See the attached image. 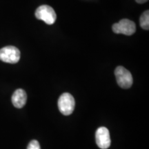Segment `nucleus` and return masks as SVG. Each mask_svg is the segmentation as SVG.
<instances>
[{"label":"nucleus","instance_id":"20e7f679","mask_svg":"<svg viewBox=\"0 0 149 149\" xmlns=\"http://www.w3.org/2000/svg\"><path fill=\"white\" fill-rule=\"evenodd\" d=\"M20 51L13 46H6L0 49V60L9 64H16L19 61Z\"/></svg>","mask_w":149,"mask_h":149},{"label":"nucleus","instance_id":"7ed1b4c3","mask_svg":"<svg viewBox=\"0 0 149 149\" xmlns=\"http://www.w3.org/2000/svg\"><path fill=\"white\" fill-rule=\"evenodd\" d=\"M35 17L48 25L53 24L57 19V15L54 9L48 5H42L38 7L35 11Z\"/></svg>","mask_w":149,"mask_h":149},{"label":"nucleus","instance_id":"f03ea898","mask_svg":"<svg viewBox=\"0 0 149 149\" xmlns=\"http://www.w3.org/2000/svg\"><path fill=\"white\" fill-rule=\"evenodd\" d=\"M57 104L59 111L63 115H70L74 109L75 101L72 95L68 93H64L59 97Z\"/></svg>","mask_w":149,"mask_h":149},{"label":"nucleus","instance_id":"423d86ee","mask_svg":"<svg viewBox=\"0 0 149 149\" xmlns=\"http://www.w3.org/2000/svg\"><path fill=\"white\" fill-rule=\"evenodd\" d=\"M96 143L99 148L101 149H107L111 144L109 130L104 126L100 127L95 133Z\"/></svg>","mask_w":149,"mask_h":149},{"label":"nucleus","instance_id":"0eeeda50","mask_svg":"<svg viewBox=\"0 0 149 149\" xmlns=\"http://www.w3.org/2000/svg\"><path fill=\"white\" fill-rule=\"evenodd\" d=\"M27 100V95L25 91L19 88L15 91L12 95V103L15 107L22 109L25 106Z\"/></svg>","mask_w":149,"mask_h":149},{"label":"nucleus","instance_id":"9d476101","mask_svg":"<svg viewBox=\"0 0 149 149\" xmlns=\"http://www.w3.org/2000/svg\"><path fill=\"white\" fill-rule=\"evenodd\" d=\"M136 2L138 3H144L147 2V1H148V0H135Z\"/></svg>","mask_w":149,"mask_h":149},{"label":"nucleus","instance_id":"1a4fd4ad","mask_svg":"<svg viewBox=\"0 0 149 149\" xmlns=\"http://www.w3.org/2000/svg\"><path fill=\"white\" fill-rule=\"evenodd\" d=\"M27 149H41L40 143L37 140H32L29 144Z\"/></svg>","mask_w":149,"mask_h":149},{"label":"nucleus","instance_id":"6e6552de","mask_svg":"<svg viewBox=\"0 0 149 149\" xmlns=\"http://www.w3.org/2000/svg\"><path fill=\"white\" fill-rule=\"evenodd\" d=\"M139 24L143 29L148 31L149 29V11L146 10L143 13L139 18Z\"/></svg>","mask_w":149,"mask_h":149},{"label":"nucleus","instance_id":"f257e3e1","mask_svg":"<svg viewBox=\"0 0 149 149\" xmlns=\"http://www.w3.org/2000/svg\"><path fill=\"white\" fill-rule=\"evenodd\" d=\"M115 75L116 77L117 83L121 88H129L133 83V76L130 72L122 66H119L115 70Z\"/></svg>","mask_w":149,"mask_h":149},{"label":"nucleus","instance_id":"39448f33","mask_svg":"<svg viewBox=\"0 0 149 149\" xmlns=\"http://www.w3.org/2000/svg\"><path fill=\"white\" fill-rule=\"evenodd\" d=\"M112 30L116 34L132 35L135 33L136 25L131 20L128 19H123L118 23L113 24Z\"/></svg>","mask_w":149,"mask_h":149}]
</instances>
